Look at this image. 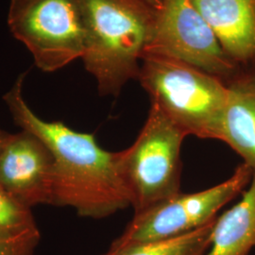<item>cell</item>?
Returning a JSON list of instances; mask_svg holds the SVG:
<instances>
[{"label": "cell", "mask_w": 255, "mask_h": 255, "mask_svg": "<svg viewBox=\"0 0 255 255\" xmlns=\"http://www.w3.org/2000/svg\"><path fill=\"white\" fill-rule=\"evenodd\" d=\"M21 74L3 100L14 123L38 137L53 159L50 205L67 206L83 218H107L131 206L119 173L117 152L103 149L94 134L79 132L60 121L40 119L23 96Z\"/></svg>", "instance_id": "cell-1"}, {"label": "cell", "mask_w": 255, "mask_h": 255, "mask_svg": "<svg viewBox=\"0 0 255 255\" xmlns=\"http://www.w3.org/2000/svg\"><path fill=\"white\" fill-rule=\"evenodd\" d=\"M84 29L85 69L101 96L118 97L137 80L150 41L155 9L146 0H78Z\"/></svg>", "instance_id": "cell-2"}, {"label": "cell", "mask_w": 255, "mask_h": 255, "mask_svg": "<svg viewBox=\"0 0 255 255\" xmlns=\"http://www.w3.org/2000/svg\"><path fill=\"white\" fill-rule=\"evenodd\" d=\"M137 80L156 105L186 136L221 141L226 83L169 57L145 54Z\"/></svg>", "instance_id": "cell-3"}, {"label": "cell", "mask_w": 255, "mask_h": 255, "mask_svg": "<svg viewBox=\"0 0 255 255\" xmlns=\"http://www.w3.org/2000/svg\"><path fill=\"white\" fill-rule=\"evenodd\" d=\"M185 137L150 103L146 122L135 141L117 152L119 173L135 213L181 192V149Z\"/></svg>", "instance_id": "cell-4"}, {"label": "cell", "mask_w": 255, "mask_h": 255, "mask_svg": "<svg viewBox=\"0 0 255 255\" xmlns=\"http://www.w3.org/2000/svg\"><path fill=\"white\" fill-rule=\"evenodd\" d=\"M8 26L44 72L62 69L84 53L78 0H10Z\"/></svg>", "instance_id": "cell-5"}, {"label": "cell", "mask_w": 255, "mask_h": 255, "mask_svg": "<svg viewBox=\"0 0 255 255\" xmlns=\"http://www.w3.org/2000/svg\"><path fill=\"white\" fill-rule=\"evenodd\" d=\"M254 169L238 165L227 181L203 191L182 194L136 212L111 251L177 237L208 223L217 213L252 182Z\"/></svg>", "instance_id": "cell-6"}, {"label": "cell", "mask_w": 255, "mask_h": 255, "mask_svg": "<svg viewBox=\"0 0 255 255\" xmlns=\"http://www.w3.org/2000/svg\"><path fill=\"white\" fill-rule=\"evenodd\" d=\"M145 54L169 57L227 82L240 68L191 0H163ZM144 54V55H145Z\"/></svg>", "instance_id": "cell-7"}, {"label": "cell", "mask_w": 255, "mask_h": 255, "mask_svg": "<svg viewBox=\"0 0 255 255\" xmlns=\"http://www.w3.org/2000/svg\"><path fill=\"white\" fill-rule=\"evenodd\" d=\"M52 155L38 137L10 134L0 153V185L28 208L50 204Z\"/></svg>", "instance_id": "cell-8"}, {"label": "cell", "mask_w": 255, "mask_h": 255, "mask_svg": "<svg viewBox=\"0 0 255 255\" xmlns=\"http://www.w3.org/2000/svg\"><path fill=\"white\" fill-rule=\"evenodd\" d=\"M229 58L255 63V0H191Z\"/></svg>", "instance_id": "cell-9"}, {"label": "cell", "mask_w": 255, "mask_h": 255, "mask_svg": "<svg viewBox=\"0 0 255 255\" xmlns=\"http://www.w3.org/2000/svg\"><path fill=\"white\" fill-rule=\"evenodd\" d=\"M221 141L255 170V63L242 65L227 82Z\"/></svg>", "instance_id": "cell-10"}, {"label": "cell", "mask_w": 255, "mask_h": 255, "mask_svg": "<svg viewBox=\"0 0 255 255\" xmlns=\"http://www.w3.org/2000/svg\"><path fill=\"white\" fill-rule=\"evenodd\" d=\"M255 248V170L250 187L235 206L217 218L204 255H248Z\"/></svg>", "instance_id": "cell-11"}, {"label": "cell", "mask_w": 255, "mask_h": 255, "mask_svg": "<svg viewBox=\"0 0 255 255\" xmlns=\"http://www.w3.org/2000/svg\"><path fill=\"white\" fill-rule=\"evenodd\" d=\"M216 219L177 237L109 250L105 255H204L211 245Z\"/></svg>", "instance_id": "cell-12"}, {"label": "cell", "mask_w": 255, "mask_h": 255, "mask_svg": "<svg viewBox=\"0 0 255 255\" xmlns=\"http://www.w3.org/2000/svg\"><path fill=\"white\" fill-rule=\"evenodd\" d=\"M36 227L30 208L0 185V233L16 234Z\"/></svg>", "instance_id": "cell-13"}, {"label": "cell", "mask_w": 255, "mask_h": 255, "mask_svg": "<svg viewBox=\"0 0 255 255\" xmlns=\"http://www.w3.org/2000/svg\"><path fill=\"white\" fill-rule=\"evenodd\" d=\"M40 239L36 227L0 236V255H32Z\"/></svg>", "instance_id": "cell-14"}, {"label": "cell", "mask_w": 255, "mask_h": 255, "mask_svg": "<svg viewBox=\"0 0 255 255\" xmlns=\"http://www.w3.org/2000/svg\"><path fill=\"white\" fill-rule=\"evenodd\" d=\"M9 135H10V133H8V132H6V131H4L0 128V153L3 149V147L5 146L6 142L8 141Z\"/></svg>", "instance_id": "cell-15"}, {"label": "cell", "mask_w": 255, "mask_h": 255, "mask_svg": "<svg viewBox=\"0 0 255 255\" xmlns=\"http://www.w3.org/2000/svg\"><path fill=\"white\" fill-rule=\"evenodd\" d=\"M146 2L154 9H159L163 0H146Z\"/></svg>", "instance_id": "cell-16"}, {"label": "cell", "mask_w": 255, "mask_h": 255, "mask_svg": "<svg viewBox=\"0 0 255 255\" xmlns=\"http://www.w3.org/2000/svg\"><path fill=\"white\" fill-rule=\"evenodd\" d=\"M2 235H9V234H3V233H0V236H2Z\"/></svg>", "instance_id": "cell-17"}]
</instances>
